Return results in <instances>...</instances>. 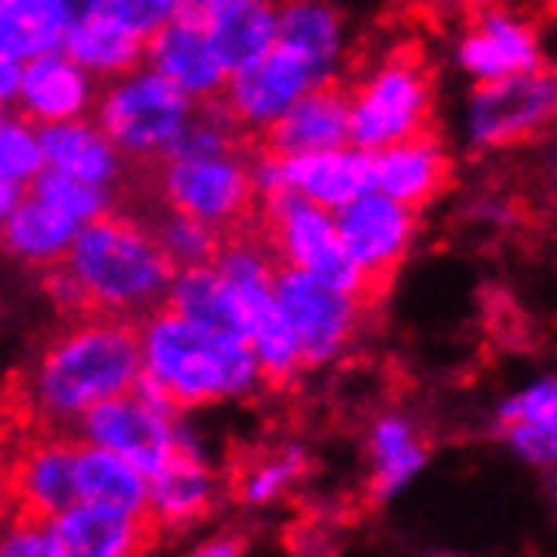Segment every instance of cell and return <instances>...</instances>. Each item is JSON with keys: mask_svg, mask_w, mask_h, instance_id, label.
I'll use <instances>...</instances> for the list:
<instances>
[{"mask_svg": "<svg viewBox=\"0 0 557 557\" xmlns=\"http://www.w3.org/2000/svg\"><path fill=\"white\" fill-rule=\"evenodd\" d=\"M78 226L82 223L58 213L54 207L38 200L35 193H24L8 220L0 223V250L24 268L48 271L64 260Z\"/></svg>", "mask_w": 557, "mask_h": 557, "instance_id": "603a6c76", "label": "cell"}, {"mask_svg": "<svg viewBox=\"0 0 557 557\" xmlns=\"http://www.w3.org/2000/svg\"><path fill=\"white\" fill-rule=\"evenodd\" d=\"M162 308L203 324L210 332L244 338V301L237 298V290L213 271V264L173 271L166 305Z\"/></svg>", "mask_w": 557, "mask_h": 557, "instance_id": "f1b7e54d", "label": "cell"}, {"mask_svg": "<svg viewBox=\"0 0 557 557\" xmlns=\"http://www.w3.org/2000/svg\"><path fill=\"white\" fill-rule=\"evenodd\" d=\"M21 64L14 54L0 51V106H11L17 95V82H21Z\"/></svg>", "mask_w": 557, "mask_h": 557, "instance_id": "ab89813d", "label": "cell"}, {"mask_svg": "<svg viewBox=\"0 0 557 557\" xmlns=\"http://www.w3.org/2000/svg\"><path fill=\"white\" fill-rule=\"evenodd\" d=\"M253 223L271 244L281 268L305 271L338 290L358 294V298H366V301L375 298V290L355 271V264L342 247L335 213L308 203L298 193L281 189V193L257 196Z\"/></svg>", "mask_w": 557, "mask_h": 557, "instance_id": "8992f818", "label": "cell"}, {"mask_svg": "<svg viewBox=\"0 0 557 557\" xmlns=\"http://www.w3.org/2000/svg\"><path fill=\"white\" fill-rule=\"evenodd\" d=\"M335 226L355 271L379 294L385 277L396 274L409 257L419 234V216L412 207L388 200L379 189H369L335 210Z\"/></svg>", "mask_w": 557, "mask_h": 557, "instance_id": "7c38bea8", "label": "cell"}, {"mask_svg": "<svg viewBox=\"0 0 557 557\" xmlns=\"http://www.w3.org/2000/svg\"><path fill=\"white\" fill-rule=\"evenodd\" d=\"M0 557H61L48 523H35V520H11L8 534L0 537Z\"/></svg>", "mask_w": 557, "mask_h": 557, "instance_id": "74e56055", "label": "cell"}, {"mask_svg": "<svg viewBox=\"0 0 557 557\" xmlns=\"http://www.w3.org/2000/svg\"><path fill=\"white\" fill-rule=\"evenodd\" d=\"M95 95H98V82L58 48L38 58H27L21 64L14 102L27 122L54 125V122L88 119L95 109Z\"/></svg>", "mask_w": 557, "mask_h": 557, "instance_id": "ac0fdd59", "label": "cell"}, {"mask_svg": "<svg viewBox=\"0 0 557 557\" xmlns=\"http://www.w3.org/2000/svg\"><path fill=\"white\" fill-rule=\"evenodd\" d=\"M27 193H35L38 200H45L48 207H54L64 216H72L75 223H91V220L115 210V193L112 189L72 180V176L54 173L48 166L35 180H30Z\"/></svg>", "mask_w": 557, "mask_h": 557, "instance_id": "d6a6232c", "label": "cell"}, {"mask_svg": "<svg viewBox=\"0 0 557 557\" xmlns=\"http://www.w3.org/2000/svg\"><path fill=\"white\" fill-rule=\"evenodd\" d=\"M314 85L324 82H318V75L294 51L274 45L264 58L226 78L220 102L247 139H260Z\"/></svg>", "mask_w": 557, "mask_h": 557, "instance_id": "9a60e30c", "label": "cell"}, {"mask_svg": "<svg viewBox=\"0 0 557 557\" xmlns=\"http://www.w3.org/2000/svg\"><path fill=\"white\" fill-rule=\"evenodd\" d=\"M156 203L231 234L253 223L257 189L250 176V152L231 149L193 159H159L152 170Z\"/></svg>", "mask_w": 557, "mask_h": 557, "instance_id": "52a82bcc", "label": "cell"}, {"mask_svg": "<svg viewBox=\"0 0 557 557\" xmlns=\"http://www.w3.org/2000/svg\"><path fill=\"white\" fill-rule=\"evenodd\" d=\"M298 54L318 82H338L348 51L345 14L335 0H277V41Z\"/></svg>", "mask_w": 557, "mask_h": 557, "instance_id": "7402d4cb", "label": "cell"}, {"mask_svg": "<svg viewBox=\"0 0 557 557\" xmlns=\"http://www.w3.org/2000/svg\"><path fill=\"white\" fill-rule=\"evenodd\" d=\"M139 220L152 231L159 250L166 253V260L173 264V271L210 264L213 253H216V247H220V237H223V234L213 231V226H207V223H200V220H193V216H186V213H180V210L162 207V203H156L152 213H149V216H139Z\"/></svg>", "mask_w": 557, "mask_h": 557, "instance_id": "1f68e13d", "label": "cell"}, {"mask_svg": "<svg viewBox=\"0 0 557 557\" xmlns=\"http://www.w3.org/2000/svg\"><path fill=\"white\" fill-rule=\"evenodd\" d=\"M75 497H78V504L106 507L115 513H146L149 476L102 446L78 443Z\"/></svg>", "mask_w": 557, "mask_h": 557, "instance_id": "4316f807", "label": "cell"}, {"mask_svg": "<svg viewBox=\"0 0 557 557\" xmlns=\"http://www.w3.org/2000/svg\"><path fill=\"white\" fill-rule=\"evenodd\" d=\"M193 557H237V547L234 544H226V541H213L207 547H200Z\"/></svg>", "mask_w": 557, "mask_h": 557, "instance_id": "ee69618b", "label": "cell"}, {"mask_svg": "<svg viewBox=\"0 0 557 557\" xmlns=\"http://www.w3.org/2000/svg\"><path fill=\"white\" fill-rule=\"evenodd\" d=\"M109 14L139 38H149L162 24L180 17V0H109Z\"/></svg>", "mask_w": 557, "mask_h": 557, "instance_id": "8d00e7d4", "label": "cell"}, {"mask_svg": "<svg viewBox=\"0 0 557 557\" xmlns=\"http://www.w3.org/2000/svg\"><path fill=\"white\" fill-rule=\"evenodd\" d=\"M75 456L78 443L38 433L0 470V500L8 507V520L48 523L54 513L72 507L75 497Z\"/></svg>", "mask_w": 557, "mask_h": 557, "instance_id": "4fadbf2b", "label": "cell"}, {"mask_svg": "<svg viewBox=\"0 0 557 557\" xmlns=\"http://www.w3.org/2000/svg\"><path fill=\"white\" fill-rule=\"evenodd\" d=\"M372 460H375V497H388L425 463V449L403 416H382L372 425Z\"/></svg>", "mask_w": 557, "mask_h": 557, "instance_id": "4dcf8cb0", "label": "cell"}, {"mask_svg": "<svg viewBox=\"0 0 557 557\" xmlns=\"http://www.w3.org/2000/svg\"><path fill=\"white\" fill-rule=\"evenodd\" d=\"M61 268L75 281L88 314L133 324L166 305L173 281V264L159 250L152 231L122 210L82 223Z\"/></svg>", "mask_w": 557, "mask_h": 557, "instance_id": "7a4b0ae2", "label": "cell"}, {"mask_svg": "<svg viewBox=\"0 0 557 557\" xmlns=\"http://www.w3.org/2000/svg\"><path fill=\"white\" fill-rule=\"evenodd\" d=\"M348 143V88L338 82H324L308 88L264 136L260 149L277 156L321 152Z\"/></svg>", "mask_w": 557, "mask_h": 557, "instance_id": "44dd1931", "label": "cell"}, {"mask_svg": "<svg viewBox=\"0 0 557 557\" xmlns=\"http://www.w3.org/2000/svg\"><path fill=\"white\" fill-rule=\"evenodd\" d=\"M226 0H180V17H189V21H207L216 8H223Z\"/></svg>", "mask_w": 557, "mask_h": 557, "instance_id": "b9f144b4", "label": "cell"}, {"mask_svg": "<svg viewBox=\"0 0 557 557\" xmlns=\"http://www.w3.org/2000/svg\"><path fill=\"white\" fill-rule=\"evenodd\" d=\"M0 520H8V507H4V500H0Z\"/></svg>", "mask_w": 557, "mask_h": 557, "instance_id": "f6af8a7d", "label": "cell"}, {"mask_svg": "<svg viewBox=\"0 0 557 557\" xmlns=\"http://www.w3.org/2000/svg\"><path fill=\"white\" fill-rule=\"evenodd\" d=\"M305 470V453L301 449H287L281 456H274V460H264L257 470L247 473V486H244V497L250 504H268L274 500L281 490L298 480Z\"/></svg>", "mask_w": 557, "mask_h": 557, "instance_id": "d590c367", "label": "cell"}, {"mask_svg": "<svg viewBox=\"0 0 557 557\" xmlns=\"http://www.w3.org/2000/svg\"><path fill=\"white\" fill-rule=\"evenodd\" d=\"M21 196H24V186H17V183H11V180L0 176V223L8 220V213L17 207Z\"/></svg>", "mask_w": 557, "mask_h": 557, "instance_id": "7bdbcfd3", "label": "cell"}, {"mask_svg": "<svg viewBox=\"0 0 557 557\" xmlns=\"http://www.w3.org/2000/svg\"><path fill=\"white\" fill-rule=\"evenodd\" d=\"M78 430L85 443L122 456V460H128L146 476L166 467L170 456L183 443V430L176 416L152 409L136 392H122L115 399L91 406L78 419Z\"/></svg>", "mask_w": 557, "mask_h": 557, "instance_id": "5bb4252c", "label": "cell"}, {"mask_svg": "<svg viewBox=\"0 0 557 557\" xmlns=\"http://www.w3.org/2000/svg\"><path fill=\"white\" fill-rule=\"evenodd\" d=\"M244 301V338L257 358V369L264 385H287L305 369L298 342L290 335V324L281 314L271 287L237 294Z\"/></svg>", "mask_w": 557, "mask_h": 557, "instance_id": "83f0119b", "label": "cell"}, {"mask_svg": "<svg viewBox=\"0 0 557 557\" xmlns=\"http://www.w3.org/2000/svg\"><path fill=\"white\" fill-rule=\"evenodd\" d=\"M207 38L226 72L264 58L277 41V0H226L203 21Z\"/></svg>", "mask_w": 557, "mask_h": 557, "instance_id": "484cf974", "label": "cell"}, {"mask_svg": "<svg viewBox=\"0 0 557 557\" xmlns=\"http://www.w3.org/2000/svg\"><path fill=\"white\" fill-rule=\"evenodd\" d=\"M8 119V106H0V122H4Z\"/></svg>", "mask_w": 557, "mask_h": 557, "instance_id": "bcb514c9", "label": "cell"}, {"mask_svg": "<svg viewBox=\"0 0 557 557\" xmlns=\"http://www.w3.org/2000/svg\"><path fill=\"white\" fill-rule=\"evenodd\" d=\"M64 27L61 0H0V51L17 61L58 51Z\"/></svg>", "mask_w": 557, "mask_h": 557, "instance_id": "f546056e", "label": "cell"}, {"mask_svg": "<svg viewBox=\"0 0 557 557\" xmlns=\"http://www.w3.org/2000/svg\"><path fill=\"white\" fill-rule=\"evenodd\" d=\"M433 78L416 51H392L348 88V143L375 152L430 133Z\"/></svg>", "mask_w": 557, "mask_h": 557, "instance_id": "5b68a950", "label": "cell"}, {"mask_svg": "<svg viewBox=\"0 0 557 557\" xmlns=\"http://www.w3.org/2000/svg\"><path fill=\"white\" fill-rule=\"evenodd\" d=\"M61 557H143L159 528L149 513H115L91 504H72L48 520Z\"/></svg>", "mask_w": 557, "mask_h": 557, "instance_id": "2e32d148", "label": "cell"}, {"mask_svg": "<svg viewBox=\"0 0 557 557\" xmlns=\"http://www.w3.org/2000/svg\"><path fill=\"white\" fill-rule=\"evenodd\" d=\"M143 64L173 82L193 102H213V98L223 95L226 78H231V72L223 69V61L213 51L203 24L189 17H173L156 35H149Z\"/></svg>", "mask_w": 557, "mask_h": 557, "instance_id": "e0dca14e", "label": "cell"}, {"mask_svg": "<svg viewBox=\"0 0 557 557\" xmlns=\"http://www.w3.org/2000/svg\"><path fill=\"white\" fill-rule=\"evenodd\" d=\"M497 425L500 430H507V425H544V430H557V382L541 379L531 382L528 388H520L517 396H510L500 406Z\"/></svg>", "mask_w": 557, "mask_h": 557, "instance_id": "e575fe53", "label": "cell"}, {"mask_svg": "<svg viewBox=\"0 0 557 557\" xmlns=\"http://www.w3.org/2000/svg\"><path fill=\"white\" fill-rule=\"evenodd\" d=\"M250 176L257 196L268 193H298L308 203L335 213L355 196L372 189V166L369 152L351 143L321 149V152H301V156H277L268 149L250 152Z\"/></svg>", "mask_w": 557, "mask_h": 557, "instance_id": "8fae6325", "label": "cell"}, {"mask_svg": "<svg viewBox=\"0 0 557 557\" xmlns=\"http://www.w3.org/2000/svg\"><path fill=\"white\" fill-rule=\"evenodd\" d=\"M271 294L290 324V335L298 342L305 369L327 366L338 355H345L358 332H362L369 311L366 298L338 290L294 268H277Z\"/></svg>", "mask_w": 557, "mask_h": 557, "instance_id": "ba28073f", "label": "cell"}, {"mask_svg": "<svg viewBox=\"0 0 557 557\" xmlns=\"http://www.w3.org/2000/svg\"><path fill=\"white\" fill-rule=\"evenodd\" d=\"M45 170V152H41V136L38 125L27 122L24 115H8L0 122V176L30 186L38 173Z\"/></svg>", "mask_w": 557, "mask_h": 557, "instance_id": "836d02e7", "label": "cell"}, {"mask_svg": "<svg viewBox=\"0 0 557 557\" xmlns=\"http://www.w3.org/2000/svg\"><path fill=\"white\" fill-rule=\"evenodd\" d=\"M38 136L48 170L112 193L128 183V166L133 162L112 146V139L95 125V119L38 125Z\"/></svg>", "mask_w": 557, "mask_h": 557, "instance_id": "ffe728a7", "label": "cell"}, {"mask_svg": "<svg viewBox=\"0 0 557 557\" xmlns=\"http://www.w3.org/2000/svg\"><path fill=\"white\" fill-rule=\"evenodd\" d=\"M106 8H109V0H61V11H64V21L69 24L88 21L95 14H102Z\"/></svg>", "mask_w": 557, "mask_h": 557, "instance_id": "60d3db41", "label": "cell"}, {"mask_svg": "<svg viewBox=\"0 0 557 557\" xmlns=\"http://www.w3.org/2000/svg\"><path fill=\"white\" fill-rule=\"evenodd\" d=\"M554 433L557 430H544V425H507L504 436L510 440V446L531 463H550L554 460Z\"/></svg>", "mask_w": 557, "mask_h": 557, "instance_id": "f35d334b", "label": "cell"}, {"mask_svg": "<svg viewBox=\"0 0 557 557\" xmlns=\"http://www.w3.org/2000/svg\"><path fill=\"white\" fill-rule=\"evenodd\" d=\"M369 166L372 189L412 210L433 203L453 180V159L433 133H419L412 139L369 152Z\"/></svg>", "mask_w": 557, "mask_h": 557, "instance_id": "d6986e66", "label": "cell"}, {"mask_svg": "<svg viewBox=\"0 0 557 557\" xmlns=\"http://www.w3.org/2000/svg\"><path fill=\"white\" fill-rule=\"evenodd\" d=\"M139 369V332L133 321L106 314L69 318L30 366L27 409L41 425L78 422L91 406L133 388Z\"/></svg>", "mask_w": 557, "mask_h": 557, "instance_id": "6da1fadb", "label": "cell"}, {"mask_svg": "<svg viewBox=\"0 0 557 557\" xmlns=\"http://www.w3.org/2000/svg\"><path fill=\"white\" fill-rule=\"evenodd\" d=\"M554 109L557 85L547 69L497 82H476L467 98L463 133L476 152L523 146L550 125Z\"/></svg>", "mask_w": 557, "mask_h": 557, "instance_id": "9c48e42d", "label": "cell"}, {"mask_svg": "<svg viewBox=\"0 0 557 557\" xmlns=\"http://www.w3.org/2000/svg\"><path fill=\"white\" fill-rule=\"evenodd\" d=\"M210 504H213V476L183 433V443L170 456V463L149 476L146 513L162 531V528H183V523L200 520L210 510Z\"/></svg>", "mask_w": 557, "mask_h": 557, "instance_id": "cb8c5ba5", "label": "cell"}, {"mask_svg": "<svg viewBox=\"0 0 557 557\" xmlns=\"http://www.w3.org/2000/svg\"><path fill=\"white\" fill-rule=\"evenodd\" d=\"M143 375L162 388L176 409L244 399L264 385L250 345L237 335L210 332L170 308H156L139 324Z\"/></svg>", "mask_w": 557, "mask_h": 557, "instance_id": "3957f363", "label": "cell"}, {"mask_svg": "<svg viewBox=\"0 0 557 557\" xmlns=\"http://www.w3.org/2000/svg\"><path fill=\"white\" fill-rule=\"evenodd\" d=\"M544 61L541 24L520 0H483L456 41V64L473 82L541 72Z\"/></svg>", "mask_w": 557, "mask_h": 557, "instance_id": "30bf717a", "label": "cell"}, {"mask_svg": "<svg viewBox=\"0 0 557 557\" xmlns=\"http://www.w3.org/2000/svg\"><path fill=\"white\" fill-rule=\"evenodd\" d=\"M61 51L95 82H109V78H119L125 72L139 69L146 58V38H139L136 30H128L106 8L102 14L64 27Z\"/></svg>", "mask_w": 557, "mask_h": 557, "instance_id": "d4e9b609", "label": "cell"}, {"mask_svg": "<svg viewBox=\"0 0 557 557\" xmlns=\"http://www.w3.org/2000/svg\"><path fill=\"white\" fill-rule=\"evenodd\" d=\"M193 106V98L173 82L152 72L149 64H139V69L98 85L91 119L128 162L152 166L176 139Z\"/></svg>", "mask_w": 557, "mask_h": 557, "instance_id": "277c9868", "label": "cell"}]
</instances>
